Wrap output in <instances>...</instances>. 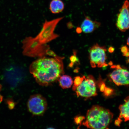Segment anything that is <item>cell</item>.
Returning <instances> with one entry per match:
<instances>
[{
  "mask_svg": "<svg viewBox=\"0 0 129 129\" xmlns=\"http://www.w3.org/2000/svg\"><path fill=\"white\" fill-rule=\"evenodd\" d=\"M29 70L37 83L43 86L54 83L64 74L62 61L56 57L40 58L32 63Z\"/></svg>",
  "mask_w": 129,
  "mask_h": 129,
  "instance_id": "obj_1",
  "label": "cell"
},
{
  "mask_svg": "<svg viewBox=\"0 0 129 129\" xmlns=\"http://www.w3.org/2000/svg\"><path fill=\"white\" fill-rule=\"evenodd\" d=\"M113 116V114L108 109L99 106H93L88 111L86 120L83 124L89 128H108Z\"/></svg>",
  "mask_w": 129,
  "mask_h": 129,
  "instance_id": "obj_2",
  "label": "cell"
},
{
  "mask_svg": "<svg viewBox=\"0 0 129 129\" xmlns=\"http://www.w3.org/2000/svg\"><path fill=\"white\" fill-rule=\"evenodd\" d=\"M106 49L105 46H102L96 44L90 48L89 50L90 62L93 68L97 67L101 68L107 67L106 63L107 57Z\"/></svg>",
  "mask_w": 129,
  "mask_h": 129,
  "instance_id": "obj_3",
  "label": "cell"
},
{
  "mask_svg": "<svg viewBox=\"0 0 129 129\" xmlns=\"http://www.w3.org/2000/svg\"><path fill=\"white\" fill-rule=\"evenodd\" d=\"M73 90L78 96L88 98L97 95L96 83L91 76L87 78L85 76L80 84Z\"/></svg>",
  "mask_w": 129,
  "mask_h": 129,
  "instance_id": "obj_4",
  "label": "cell"
},
{
  "mask_svg": "<svg viewBox=\"0 0 129 129\" xmlns=\"http://www.w3.org/2000/svg\"><path fill=\"white\" fill-rule=\"evenodd\" d=\"M27 106L29 112L34 115L41 116L46 112L47 107V102L41 95L35 94L29 98Z\"/></svg>",
  "mask_w": 129,
  "mask_h": 129,
  "instance_id": "obj_5",
  "label": "cell"
},
{
  "mask_svg": "<svg viewBox=\"0 0 129 129\" xmlns=\"http://www.w3.org/2000/svg\"><path fill=\"white\" fill-rule=\"evenodd\" d=\"M23 75L20 69L11 66L5 71L4 78L5 81L10 87L14 88L22 82Z\"/></svg>",
  "mask_w": 129,
  "mask_h": 129,
  "instance_id": "obj_6",
  "label": "cell"
},
{
  "mask_svg": "<svg viewBox=\"0 0 129 129\" xmlns=\"http://www.w3.org/2000/svg\"><path fill=\"white\" fill-rule=\"evenodd\" d=\"M112 67L114 69L110 75L112 81L118 86L129 85V71L122 68L120 65Z\"/></svg>",
  "mask_w": 129,
  "mask_h": 129,
  "instance_id": "obj_7",
  "label": "cell"
},
{
  "mask_svg": "<svg viewBox=\"0 0 129 129\" xmlns=\"http://www.w3.org/2000/svg\"><path fill=\"white\" fill-rule=\"evenodd\" d=\"M116 26L120 31L124 32L129 28V2L126 1L118 15Z\"/></svg>",
  "mask_w": 129,
  "mask_h": 129,
  "instance_id": "obj_8",
  "label": "cell"
},
{
  "mask_svg": "<svg viewBox=\"0 0 129 129\" xmlns=\"http://www.w3.org/2000/svg\"><path fill=\"white\" fill-rule=\"evenodd\" d=\"M100 22L93 21L89 17H86L81 24L82 31L85 33H90L94 31L100 26Z\"/></svg>",
  "mask_w": 129,
  "mask_h": 129,
  "instance_id": "obj_9",
  "label": "cell"
},
{
  "mask_svg": "<svg viewBox=\"0 0 129 129\" xmlns=\"http://www.w3.org/2000/svg\"><path fill=\"white\" fill-rule=\"evenodd\" d=\"M124 102V104L119 106L120 113L119 118H123L126 122L129 120V96L125 98Z\"/></svg>",
  "mask_w": 129,
  "mask_h": 129,
  "instance_id": "obj_10",
  "label": "cell"
},
{
  "mask_svg": "<svg viewBox=\"0 0 129 129\" xmlns=\"http://www.w3.org/2000/svg\"><path fill=\"white\" fill-rule=\"evenodd\" d=\"M64 9V3L62 0H52L50 3L49 9L53 14L59 13Z\"/></svg>",
  "mask_w": 129,
  "mask_h": 129,
  "instance_id": "obj_11",
  "label": "cell"
},
{
  "mask_svg": "<svg viewBox=\"0 0 129 129\" xmlns=\"http://www.w3.org/2000/svg\"><path fill=\"white\" fill-rule=\"evenodd\" d=\"M58 80L59 85L63 89L70 88L73 83L72 77L67 75L61 76Z\"/></svg>",
  "mask_w": 129,
  "mask_h": 129,
  "instance_id": "obj_12",
  "label": "cell"
},
{
  "mask_svg": "<svg viewBox=\"0 0 129 129\" xmlns=\"http://www.w3.org/2000/svg\"><path fill=\"white\" fill-rule=\"evenodd\" d=\"M84 77L85 76L83 77L77 76L75 77V80H74V84L73 87V90L74 89L80 84L83 80Z\"/></svg>",
  "mask_w": 129,
  "mask_h": 129,
  "instance_id": "obj_13",
  "label": "cell"
},
{
  "mask_svg": "<svg viewBox=\"0 0 129 129\" xmlns=\"http://www.w3.org/2000/svg\"><path fill=\"white\" fill-rule=\"evenodd\" d=\"M85 117L83 116H79L75 118V121L77 125H81V123L83 120H85Z\"/></svg>",
  "mask_w": 129,
  "mask_h": 129,
  "instance_id": "obj_14",
  "label": "cell"
},
{
  "mask_svg": "<svg viewBox=\"0 0 129 129\" xmlns=\"http://www.w3.org/2000/svg\"><path fill=\"white\" fill-rule=\"evenodd\" d=\"M113 91V90L112 89L108 88L106 87L104 92V94L106 96H109L112 94Z\"/></svg>",
  "mask_w": 129,
  "mask_h": 129,
  "instance_id": "obj_15",
  "label": "cell"
},
{
  "mask_svg": "<svg viewBox=\"0 0 129 129\" xmlns=\"http://www.w3.org/2000/svg\"><path fill=\"white\" fill-rule=\"evenodd\" d=\"M6 103H7L8 105V107L9 109H12L14 108L15 106V104L13 101L11 99H8L6 101Z\"/></svg>",
  "mask_w": 129,
  "mask_h": 129,
  "instance_id": "obj_16",
  "label": "cell"
},
{
  "mask_svg": "<svg viewBox=\"0 0 129 129\" xmlns=\"http://www.w3.org/2000/svg\"><path fill=\"white\" fill-rule=\"evenodd\" d=\"M100 84L99 85L100 91L102 92H104L106 87L105 84L103 82H101Z\"/></svg>",
  "mask_w": 129,
  "mask_h": 129,
  "instance_id": "obj_17",
  "label": "cell"
},
{
  "mask_svg": "<svg viewBox=\"0 0 129 129\" xmlns=\"http://www.w3.org/2000/svg\"><path fill=\"white\" fill-rule=\"evenodd\" d=\"M121 51L123 54H124V53L128 52V48L126 46H123L121 48Z\"/></svg>",
  "mask_w": 129,
  "mask_h": 129,
  "instance_id": "obj_18",
  "label": "cell"
},
{
  "mask_svg": "<svg viewBox=\"0 0 129 129\" xmlns=\"http://www.w3.org/2000/svg\"><path fill=\"white\" fill-rule=\"evenodd\" d=\"M122 122V120H121V119L119 118H118L117 120H116L115 121V124L117 126H120V124L121 122Z\"/></svg>",
  "mask_w": 129,
  "mask_h": 129,
  "instance_id": "obj_19",
  "label": "cell"
},
{
  "mask_svg": "<svg viewBox=\"0 0 129 129\" xmlns=\"http://www.w3.org/2000/svg\"><path fill=\"white\" fill-rule=\"evenodd\" d=\"M2 86L1 85H0V92L2 90ZM3 97L2 95L0 93V103L2 102L3 100Z\"/></svg>",
  "mask_w": 129,
  "mask_h": 129,
  "instance_id": "obj_20",
  "label": "cell"
},
{
  "mask_svg": "<svg viewBox=\"0 0 129 129\" xmlns=\"http://www.w3.org/2000/svg\"><path fill=\"white\" fill-rule=\"evenodd\" d=\"M114 50V48L113 47H110L108 49L109 52L111 53L113 52Z\"/></svg>",
  "mask_w": 129,
  "mask_h": 129,
  "instance_id": "obj_21",
  "label": "cell"
},
{
  "mask_svg": "<svg viewBox=\"0 0 129 129\" xmlns=\"http://www.w3.org/2000/svg\"><path fill=\"white\" fill-rule=\"evenodd\" d=\"M123 55L124 56H126V57H129V51H128V52L124 53V54H123Z\"/></svg>",
  "mask_w": 129,
  "mask_h": 129,
  "instance_id": "obj_22",
  "label": "cell"
},
{
  "mask_svg": "<svg viewBox=\"0 0 129 129\" xmlns=\"http://www.w3.org/2000/svg\"><path fill=\"white\" fill-rule=\"evenodd\" d=\"M127 44L129 46V37L127 40Z\"/></svg>",
  "mask_w": 129,
  "mask_h": 129,
  "instance_id": "obj_23",
  "label": "cell"
},
{
  "mask_svg": "<svg viewBox=\"0 0 129 129\" xmlns=\"http://www.w3.org/2000/svg\"><path fill=\"white\" fill-rule=\"evenodd\" d=\"M128 51H129V49H128Z\"/></svg>",
  "mask_w": 129,
  "mask_h": 129,
  "instance_id": "obj_24",
  "label": "cell"
},
{
  "mask_svg": "<svg viewBox=\"0 0 129 129\" xmlns=\"http://www.w3.org/2000/svg\"><path fill=\"white\" fill-rule=\"evenodd\" d=\"M128 60V62H129V59Z\"/></svg>",
  "mask_w": 129,
  "mask_h": 129,
  "instance_id": "obj_25",
  "label": "cell"
}]
</instances>
